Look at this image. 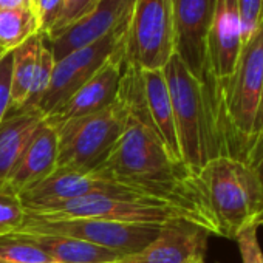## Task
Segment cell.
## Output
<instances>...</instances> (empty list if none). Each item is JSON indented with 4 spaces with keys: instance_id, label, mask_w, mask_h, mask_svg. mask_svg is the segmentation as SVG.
I'll use <instances>...</instances> for the list:
<instances>
[{
    "instance_id": "6da1fadb",
    "label": "cell",
    "mask_w": 263,
    "mask_h": 263,
    "mask_svg": "<svg viewBox=\"0 0 263 263\" xmlns=\"http://www.w3.org/2000/svg\"><path fill=\"white\" fill-rule=\"evenodd\" d=\"M116 96L127 108L125 127L95 171L135 192L184 209L198 226L220 235L200 178L172 158L151 122L140 67L124 62Z\"/></svg>"
},
{
    "instance_id": "7a4b0ae2",
    "label": "cell",
    "mask_w": 263,
    "mask_h": 263,
    "mask_svg": "<svg viewBox=\"0 0 263 263\" xmlns=\"http://www.w3.org/2000/svg\"><path fill=\"white\" fill-rule=\"evenodd\" d=\"M198 178L220 237L235 240L246 228L261 226L263 187L246 163L218 157L208 161Z\"/></svg>"
},
{
    "instance_id": "3957f363",
    "label": "cell",
    "mask_w": 263,
    "mask_h": 263,
    "mask_svg": "<svg viewBox=\"0 0 263 263\" xmlns=\"http://www.w3.org/2000/svg\"><path fill=\"white\" fill-rule=\"evenodd\" d=\"M125 121L127 108L116 96L102 110L56 125L58 167L82 172L99 167L122 134Z\"/></svg>"
},
{
    "instance_id": "277c9868",
    "label": "cell",
    "mask_w": 263,
    "mask_h": 263,
    "mask_svg": "<svg viewBox=\"0 0 263 263\" xmlns=\"http://www.w3.org/2000/svg\"><path fill=\"white\" fill-rule=\"evenodd\" d=\"M163 73L171 95L181 160L198 177L211 160L201 82L177 54L169 59Z\"/></svg>"
},
{
    "instance_id": "5b68a950",
    "label": "cell",
    "mask_w": 263,
    "mask_h": 263,
    "mask_svg": "<svg viewBox=\"0 0 263 263\" xmlns=\"http://www.w3.org/2000/svg\"><path fill=\"white\" fill-rule=\"evenodd\" d=\"M160 229L158 224H134L98 218L44 220L27 215L25 221L11 234L70 237L125 255L141 251L158 235Z\"/></svg>"
},
{
    "instance_id": "8992f818",
    "label": "cell",
    "mask_w": 263,
    "mask_h": 263,
    "mask_svg": "<svg viewBox=\"0 0 263 263\" xmlns=\"http://www.w3.org/2000/svg\"><path fill=\"white\" fill-rule=\"evenodd\" d=\"M174 54L172 0H135L127 27L125 62L141 70H163Z\"/></svg>"
},
{
    "instance_id": "52a82bcc",
    "label": "cell",
    "mask_w": 263,
    "mask_h": 263,
    "mask_svg": "<svg viewBox=\"0 0 263 263\" xmlns=\"http://www.w3.org/2000/svg\"><path fill=\"white\" fill-rule=\"evenodd\" d=\"M241 51V25L237 0H215L208 34L206 65L200 79L204 113L214 96L232 76Z\"/></svg>"
},
{
    "instance_id": "ba28073f",
    "label": "cell",
    "mask_w": 263,
    "mask_h": 263,
    "mask_svg": "<svg viewBox=\"0 0 263 263\" xmlns=\"http://www.w3.org/2000/svg\"><path fill=\"white\" fill-rule=\"evenodd\" d=\"M128 21L95 44L76 50L54 64L48 90L39 104V110L45 116L56 111L122 44H125Z\"/></svg>"
},
{
    "instance_id": "9c48e42d",
    "label": "cell",
    "mask_w": 263,
    "mask_h": 263,
    "mask_svg": "<svg viewBox=\"0 0 263 263\" xmlns=\"http://www.w3.org/2000/svg\"><path fill=\"white\" fill-rule=\"evenodd\" d=\"M135 0H99L93 11L74 24L44 36L54 61H61L70 53L81 50L115 31L130 19Z\"/></svg>"
},
{
    "instance_id": "30bf717a",
    "label": "cell",
    "mask_w": 263,
    "mask_h": 263,
    "mask_svg": "<svg viewBox=\"0 0 263 263\" xmlns=\"http://www.w3.org/2000/svg\"><path fill=\"white\" fill-rule=\"evenodd\" d=\"M211 232L187 221L175 220L161 226L158 235L141 251L125 254L115 263H200L204 260Z\"/></svg>"
},
{
    "instance_id": "8fae6325",
    "label": "cell",
    "mask_w": 263,
    "mask_h": 263,
    "mask_svg": "<svg viewBox=\"0 0 263 263\" xmlns=\"http://www.w3.org/2000/svg\"><path fill=\"white\" fill-rule=\"evenodd\" d=\"M215 0H172L175 54L200 81L206 65L208 34Z\"/></svg>"
},
{
    "instance_id": "7c38bea8",
    "label": "cell",
    "mask_w": 263,
    "mask_h": 263,
    "mask_svg": "<svg viewBox=\"0 0 263 263\" xmlns=\"http://www.w3.org/2000/svg\"><path fill=\"white\" fill-rule=\"evenodd\" d=\"M125 44H122L99 70L79 87L56 111L45 116V121L56 127L65 121L85 116L110 105L118 93L125 62Z\"/></svg>"
},
{
    "instance_id": "4fadbf2b",
    "label": "cell",
    "mask_w": 263,
    "mask_h": 263,
    "mask_svg": "<svg viewBox=\"0 0 263 263\" xmlns=\"http://www.w3.org/2000/svg\"><path fill=\"white\" fill-rule=\"evenodd\" d=\"M58 169V132L45 119L21 157L19 163L7 178L4 189L21 195L34 187Z\"/></svg>"
},
{
    "instance_id": "5bb4252c",
    "label": "cell",
    "mask_w": 263,
    "mask_h": 263,
    "mask_svg": "<svg viewBox=\"0 0 263 263\" xmlns=\"http://www.w3.org/2000/svg\"><path fill=\"white\" fill-rule=\"evenodd\" d=\"M95 183V171L82 172L58 167L51 175L37 183L34 187L25 191L19 197L25 208V212H28L90 195L93 192Z\"/></svg>"
},
{
    "instance_id": "9a60e30c",
    "label": "cell",
    "mask_w": 263,
    "mask_h": 263,
    "mask_svg": "<svg viewBox=\"0 0 263 263\" xmlns=\"http://www.w3.org/2000/svg\"><path fill=\"white\" fill-rule=\"evenodd\" d=\"M45 119L39 108L8 110L0 122V187L27 151L34 132Z\"/></svg>"
},
{
    "instance_id": "2e32d148",
    "label": "cell",
    "mask_w": 263,
    "mask_h": 263,
    "mask_svg": "<svg viewBox=\"0 0 263 263\" xmlns=\"http://www.w3.org/2000/svg\"><path fill=\"white\" fill-rule=\"evenodd\" d=\"M144 98L151 122L174 160L181 161L171 95L163 70H143Z\"/></svg>"
},
{
    "instance_id": "e0dca14e",
    "label": "cell",
    "mask_w": 263,
    "mask_h": 263,
    "mask_svg": "<svg viewBox=\"0 0 263 263\" xmlns=\"http://www.w3.org/2000/svg\"><path fill=\"white\" fill-rule=\"evenodd\" d=\"M22 237L36 246H39L54 263H115L122 254L115 251L78 240L59 235H24L10 234Z\"/></svg>"
},
{
    "instance_id": "ac0fdd59",
    "label": "cell",
    "mask_w": 263,
    "mask_h": 263,
    "mask_svg": "<svg viewBox=\"0 0 263 263\" xmlns=\"http://www.w3.org/2000/svg\"><path fill=\"white\" fill-rule=\"evenodd\" d=\"M42 42H44V34H36L30 37L27 42H24L21 47L13 50L10 110L22 108L28 99Z\"/></svg>"
},
{
    "instance_id": "d6986e66",
    "label": "cell",
    "mask_w": 263,
    "mask_h": 263,
    "mask_svg": "<svg viewBox=\"0 0 263 263\" xmlns=\"http://www.w3.org/2000/svg\"><path fill=\"white\" fill-rule=\"evenodd\" d=\"M36 34H41V24L33 8L0 10V50L2 51H13Z\"/></svg>"
},
{
    "instance_id": "ffe728a7",
    "label": "cell",
    "mask_w": 263,
    "mask_h": 263,
    "mask_svg": "<svg viewBox=\"0 0 263 263\" xmlns=\"http://www.w3.org/2000/svg\"><path fill=\"white\" fill-rule=\"evenodd\" d=\"M0 263H54L39 246L16 237H0Z\"/></svg>"
},
{
    "instance_id": "44dd1931",
    "label": "cell",
    "mask_w": 263,
    "mask_h": 263,
    "mask_svg": "<svg viewBox=\"0 0 263 263\" xmlns=\"http://www.w3.org/2000/svg\"><path fill=\"white\" fill-rule=\"evenodd\" d=\"M54 64H56V61H54L50 48L47 47L45 37H44V42L39 50V58H37V65H36V71H34L31 90H30L28 99L22 108H39V104L48 90V85H50V81L53 76V70H54Z\"/></svg>"
},
{
    "instance_id": "7402d4cb",
    "label": "cell",
    "mask_w": 263,
    "mask_h": 263,
    "mask_svg": "<svg viewBox=\"0 0 263 263\" xmlns=\"http://www.w3.org/2000/svg\"><path fill=\"white\" fill-rule=\"evenodd\" d=\"M25 217L21 197L0 187V237L14 232L25 221Z\"/></svg>"
},
{
    "instance_id": "603a6c76",
    "label": "cell",
    "mask_w": 263,
    "mask_h": 263,
    "mask_svg": "<svg viewBox=\"0 0 263 263\" xmlns=\"http://www.w3.org/2000/svg\"><path fill=\"white\" fill-rule=\"evenodd\" d=\"M99 4V0H62L61 4V11L59 16L56 19V24L53 25V28L44 34H53L56 31H61L62 28L74 24L76 21L82 19L84 16H87L90 11H93L96 8V5Z\"/></svg>"
},
{
    "instance_id": "cb8c5ba5",
    "label": "cell",
    "mask_w": 263,
    "mask_h": 263,
    "mask_svg": "<svg viewBox=\"0 0 263 263\" xmlns=\"http://www.w3.org/2000/svg\"><path fill=\"white\" fill-rule=\"evenodd\" d=\"M240 25H241V47L252 37L263 19V0H237Z\"/></svg>"
},
{
    "instance_id": "d4e9b609",
    "label": "cell",
    "mask_w": 263,
    "mask_h": 263,
    "mask_svg": "<svg viewBox=\"0 0 263 263\" xmlns=\"http://www.w3.org/2000/svg\"><path fill=\"white\" fill-rule=\"evenodd\" d=\"M11 71L13 51H5L0 56V122L4 121L11 105Z\"/></svg>"
},
{
    "instance_id": "484cf974",
    "label": "cell",
    "mask_w": 263,
    "mask_h": 263,
    "mask_svg": "<svg viewBox=\"0 0 263 263\" xmlns=\"http://www.w3.org/2000/svg\"><path fill=\"white\" fill-rule=\"evenodd\" d=\"M257 228L258 226H249L235 238L243 263H263V252L257 238Z\"/></svg>"
},
{
    "instance_id": "4316f807",
    "label": "cell",
    "mask_w": 263,
    "mask_h": 263,
    "mask_svg": "<svg viewBox=\"0 0 263 263\" xmlns=\"http://www.w3.org/2000/svg\"><path fill=\"white\" fill-rule=\"evenodd\" d=\"M245 163L251 167V171L255 174L257 180L260 181L263 187V134L254 138V143L249 149V154Z\"/></svg>"
},
{
    "instance_id": "83f0119b",
    "label": "cell",
    "mask_w": 263,
    "mask_h": 263,
    "mask_svg": "<svg viewBox=\"0 0 263 263\" xmlns=\"http://www.w3.org/2000/svg\"><path fill=\"white\" fill-rule=\"evenodd\" d=\"M33 8L31 0H0V10Z\"/></svg>"
},
{
    "instance_id": "f1b7e54d",
    "label": "cell",
    "mask_w": 263,
    "mask_h": 263,
    "mask_svg": "<svg viewBox=\"0 0 263 263\" xmlns=\"http://www.w3.org/2000/svg\"><path fill=\"white\" fill-rule=\"evenodd\" d=\"M261 134H263V87H261V98H260V104H258V110H257V116H255V124H254V138H257ZM252 143H254V140H252Z\"/></svg>"
},
{
    "instance_id": "f546056e",
    "label": "cell",
    "mask_w": 263,
    "mask_h": 263,
    "mask_svg": "<svg viewBox=\"0 0 263 263\" xmlns=\"http://www.w3.org/2000/svg\"><path fill=\"white\" fill-rule=\"evenodd\" d=\"M31 4H33V10H34V7H36V4H37V0H31Z\"/></svg>"
},
{
    "instance_id": "4dcf8cb0",
    "label": "cell",
    "mask_w": 263,
    "mask_h": 263,
    "mask_svg": "<svg viewBox=\"0 0 263 263\" xmlns=\"http://www.w3.org/2000/svg\"><path fill=\"white\" fill-rule=\"evenodd\" d=\"M4 53H5V51H0V56H2V54H4Z\"/></svg>"
},
{
    "instance_id": "1f68e13d",
    "label": "cell",
    "mask_w": 263,
    "mask_h": 263,
    "mask_svg": "<svg viewBox=\"0 0 263 263\" xmlns=\"http://www.w3.org/2000/svg\"><path fill=\"white\" fill-rule=\"evenodd\" d=\"M200 263H206V261H204V260H203V261H200Z\"/></svg>"
},
{
    "instance_id": "d6a6232c",
    "label": "cell",
    "mask_w": 263,
    "mask_h": 263,
    "mask_svg": "<svg viewBox=\"0 0 263 263\" xmlns=\"http://www.w3.org/2000/svg\"><path fill=\"white\" fill-rule=\"evenodd\" d=\"M261 224H263V221H261Z\"/></svg>"
},
{
    "instance_id": "836d02e7",
    "label": "cell",
    "mask_w": 263,
    "mask_h": 263,
    "mask_svg": "<svg viewBox=\"0 0 263 263\" xmlns=\"http://www.w3.org/2000/svg\"><path fill=\"white\" fill-rule=\"evenodd\" d=\"M0 51H2V50H0Z\"/></svg>"
}]
</instances>
